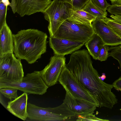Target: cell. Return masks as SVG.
<instances>
[{"instance_id": "1", "label": "cell", "mask_w": 121, "mask_h": 121, "mask_svg": "<svg viewBox=\"0 0 121 121\" xmlns=\"http://www.w3.org/2000/svg\"><path fill=\"white\" fill-rule=\"evenodd\" d=\"M66 66L97 101L99 107L111 109L117 103L115 95L112 92V85L107 83L101 79L92 66L88 50L83 49L73 52Z\"/></svg>"}, {"instance_id": "2", "label": "cell", "mask_w": 121, "mask_h": 121, "mask_svg": "<svg viewBox=\"0 0 121 121\" xmlns=\"http://www.w3.org/2000/svg\"><path fill=\"white\" fill-rule=\"evenodd\" d=\"M14 54L17 58L29 64L35 62L46 51L48 36L38 30H22L13 34Z\"/></svg>"}, {"instance_id": "3", "label": "cell", "mask_w": 121, "mask_h": 121, "mask_svg": "<svg viewBox=\"0 0 121 121\" xmlns=\"http://www.w3.org/2000/svg\"><path fill=\"white\" fill-rule=\"evenodd\" d=\"M73 1L53 0L43 13L49 23L50 37L53 36L62 24L71 16L74 9Z\"/></svg>"}, {"instance_id": "4", "label": "cell", "mask_w": 121, "mask_h": 121, "mask_svg": "<svg viewBox=\"0 0 121 121\" xmlns=\"http://www.w3.org/2000/svg\"><path fill=\"white\" fill-rule=\"evenodd\" d=\"M27 118L37 121H63L76 116L75 112L63 103L54 108H42L27 103Z\"/></svg>"}, {"instance_id": "5", "label": "cell", "mask_w": 121, "mask_h": 121, "mask_svg": "<svg viewBox=\"0 0 121 121\" xmlns=\"http://www.w3.org/2000/svg\"><path fill=\"white\" fill-rule=\"evenodd\" d=\"M94 33L92 24L76 23L67 19L61 25L53 36L85 43Z\"/></svg>"}, {"instance_id": "6", "label": "cell", "mask_w": 121, "mask_h": 121, "mask_svg": "<svg viewBox=\"0 0 121 121\" xmlns=\"http://www.w3.org/2000/svg\"><path fill=\"white\" fill-rule=\"evenodd\" d=\"M48 87L42 78L39 71L27 73L19 82L0 81V89L14 88L29 94L42 95L47 92Z\"/></svg>"}, {"instance_id": "7", "label": "cell", "mask_w": 121, "mask_h": 121, "mask_svg": "<svg viewBox=\"0 0 121 121\" xmlns=\"http://www.w3.org/2000/svg\"><path fill=\"white\" fill-rule=\"evenodd\" d=\"M58 81L65 91L74 98L86 101L99 107L97 101L78 81L66 66L59 76Z\"/></svg>"}, {"instance_id": "8", "label": "cell", "mask_w": 121, "mask_h": 121, "mask_svg": "<svg viewBox=\"0 0 121 121\" xmlns=\"http://www.w3.org/2000/svg\"><path fill=\"white\" fill-rule=\"evenodd\" d=\"M13 53L0 57V81L18 82L24 77L21 60Z\"/></svg>"}, {"instance_id": "9", "label": "cell", "mask_w": 121, "mask_h": 121, "mask_svg": "<svg viewBox=\"0 0 121 121\" xmlns=\"http://www.w3.org/2000/svg\"><path fill=\"white\" fill-rule=\"evenodd\" d=\"M66 65L64 56L54 55L51 57L49 63L40 71L42 78L49 87L57 83L59 77Z\"/></svg>"}, {"instance_id": "10", "label": "cell", "mask_w": 121, "mask_h": 121, "mask_svg": "<svg viewBox=\"0 0 121 121\" xmlns=\"http://www.w3.org/2000/svg\"><path fill=\"white\" fill-rule=\"evenodd\" d=\"M94 33L101 39L105 45L116 46L121 45V38L101 18H96L92 23Z\"/></svg>"}, {"instance_id": "11", "label": "cell", "mask_w": 121, "mask_h": 121, "mask_svg": "<svg viewBox=\"0 0 121 121\" xmlns=\"http://www.w3.org/2000/svg\"><path fill=\"white\" fill-rule=\"evenodd\" d=\"M16 12L21 17L35 13H43L52 0H15Z\"/></svg>"}, {"instance_id": "12", "label": "cell", "mask_w": 121, "mask_h": 121, "mask_svg": "<svg viewBox=\"0 0 121 121\" xmlns=\"http://www.w3.org/2000/svg\"><path fill=\"white\" fill-rule=\"evenodd\" d=\"M49 42L54 55L64 56L79 49L85 43L59 38L54 36L50 37Z\"/></svg>"}, {"instance_id": "13", "label": "cell", "mask_w": 121, "mask_h": 121, "mask_svg": "<svg viewBox=\"0 0 121 121\" xmlns=\"http://www.w3.org/2000/svg\"><path fill=\"white\" fill-rule=\"evenodd\" d=\"M63 103L73 112L76 116L88 113H93L97 107L86 101L76 99L72 96L67 91Z\"/></svg>"}, {"instance_id": "14", "label": "cell", "mask_w": 121, "mask_h": 121, "mask_svg": "<svg viewBox=\"0 0 121 121\" xmlns=\"http://www.w3.org/2000/svg\"><path fill=\"white\" fill-rule=\"evenodd\" d=\"M28 94L24 92L13 100L9 101L6 109L12 114L24 121L28 116L27 111Z\"/></svg>"}, {"instance_id": "15", "label": "cell", "mask_w": 121, "mask_h": 121, "mask_svg": "<svg viewBox=\"0 0 121 121\" xmlns=\"http://www.w3.org/2000/svg\"><path fill=\"white\" fill-rule=\"evenodd\" d=\"M13 35L6 22L0 29V57L13 52Z\"/></svg>"}, {"instance_id": "16", "label": "cell", "mask_w": 121, "mask_h": 121, "mask_svg": "<svg viewBox=\"0 0 121 121\" xmlns=\"http://www.w3.org/2000/svg\"><path fill=\"white\" fill-rule=\"evenodd\" d=\"M104 45L101 39L95 33L89 40L85 43L89 54L95 60H98L99 50Z\"/></svg>"}, {"instance_id": "17", "label": "cell", "mask_w": 121, "mask_h": 121, "mask_svg": "<svg viewBox=\"0 0 121 121\" xmlns=\"http://www.w3.org/2000/svg\"><path fill=\"white\" fill-rule=\"evenodd\" d=\"M95 18L82 9L73 10L71 17L67 19L75 23L91 24Z\"/></svg>"}, {"instance_id": "18", "label": "cell", "mask_w": 121, "mask_h": 121, "mask_svg": "<svg viewBox=\"0 0 121 121\" xmlns=\"http://www.w3.org/2000/svg\"><path fill=\"white\" fill-rule=\"evenodd\" d=\"M95 17L96 18H104L107 17V12H104L95 5L90 0L82 9Z\"/></svg>"}, {"instance_id": "19", "label": "cell", "mask_w": 121, "mask_h": 121, "mask_svg": "<svg viewBox=\"0 0 121 121\" xmlns=\"http://www.w3.org/2000/svg\"><path fill=\"white\" fill-rule=\"evenodd\" d=\"M102 19L114 32L121 38V25L115 22L113 19L107 17Z\"/></svg>"}, {"instance_id": "20", "label": "cell", "mask_w": 121, "mask_h": 121, "mask_svg": "<svg viewBox=\"0 0 121 121\" xmlns=\"http://www.w3.org/2000/svg\"><path fill=\"white\" fill-rule=\"evenodd\" d=\"M17 89L14 88L6 87L0 89V93L5 97L10 99H15L18 96L17 95Z\"/></svg>"}, {"instance_id": "21", "label": "cell", "mask_w": 121, "mask_h": 121, "mask_svg": "<svg viewBox=\"0 0 121 121\" xmlns=\"http://www.w3.org/2000/svg\"><path fill=\"white\" fill-rule=\"evenodd\" d=\"M109 51L110 52L109 53V56L112 57L118 61L121 71V45L109 47Z\"/></svg>"}, {"instance_id": "22", "label": "cell", "mask_w": 121, "mask_h": 121, "mask_svg": "<svg viewBox=\"0 0 121 121\" xmlns=\"http://www.w3.org/2000/svg\"><path fill=\"white\" fill-rule=\"evenodd\" d=\"M77 116V121H108L107 120H104L98 118L93 113H88L84 115H79Z\"/></svg>"}, {"instance_id": "23", "label": "cell", "mask_w": 121, "mask_h": 121, "mask_svg": "<svg viewBox=\"0 0 121 121\" xmlns=\"http://www.w3.org/2000/svg\"><path fill=\"white\" fill-rule=\"evenodd\" d=\"M8 6L0 2V29L6 22V18Z\"/></svg>"}, {"instance_id": "24", "label": "cell", "mask_w": 121, "mask_h": 121, "mask_svg": "<svg viewBox=\"0 0 121 121\" xmlns=\"http://www.w3.org/2000/svg\"><path fill=\"white\" fill-rule=\"evenodd\" d=\"M109 47L104 45L100 49L99 53L98 60L101 61L106 60L109 57Z\"/></svg>"}, {"instance_id": "25", "label": "cell", "mask_w": 121, "mask_h": 121, "mask_svg": "<svg viewBox=\"0 0 121 121\" xmlns=\"http://www.w3.org/2000/svg\"><path fill=\"white\" fill-rule=\"evenodd\" d=\"M95 6L104 12H106L108 8L110 5L106 0H91Z\"/></svg>"}, {"instance_id": "26", "label": "cell", "mask_w": 121, "mask_h": 121, "mask_svg": "<svg viewBox=\"0 0 121 121\" xmlns=\"http://www.w3.org/2000/svg\"><path fill=\"white\" fill-rule=\"evenodd\" d=\"M68 1H73V4L74 10L82 9L90 0H60Z\"/></svg>"}, {"instance_id": "27", "label": "cell", "mask_w": 121, "mask_h": 121, "mask_svg": "<svg viewBox=\"0 0 121 121\" xmlns=\"http://www.w3.org/2000/svg\"><path fill=\"white\" fill-rule=\"evenodd\" d=\"M107 10L111 15L121 16V5L116 4L110 5Z\"/></svg>"}, {"instance_id": "28", "label": "cell", "mask_w": 121, "mask_h": 121, "mask_svg": "<svg viewBox=\"0 0 121 121\" xmlns=\"http://www.w3.org/2000/svg\"><path fill=\"white\" fill-rule=\"evenodd\" d=\"M112 84L116 90L121 91V76L115 81Z\"/></svg>"}, {"instance_id": "29", "label": "cell", "mask_w": 121, "mask_h": 121, "mask_svg": "<svg viewBox=\"0 0 121 121\" xmlns=\"http://www.w3.org/2000/svg\"><path fill=\"white\" fill-rule=\"evenodd\" d=\"M110 17L115 22L121 25V16L119 15H111Z\"/></svg>"}, {"instance_id": "30", "label": "cell", "mask_w": 121, "mask_h": 121, "mask_svg": "<svg viewBox=\"0 0 121 121\" xmlns=\"http://www.w3.org/2000/svg\"><path fill=\"white\" fill-rule=\"evenodd\" d=\"M9 6L11 7L14 13L16 12V6L15 0H11V2L10 3Z\"/></svg>"}, {"instance_id": "31", "label": "cell", "mask_w": 121, "mask_h": 121, "mask_svg": "<svg viewBox=\"0 0 121 121\" xmlns=\"http://www.w3.org/2000/svg\"><path fill=\"white\" fill-rule=\"evenodd\" d=\"M0 2L3 3L6 6H9L10 4L9 0H0Z\"/></svg>"}, {"instance_id": "32", "label": "cell", "mask_w": 121, "mask_h": 121, "mask_svg": "<svg viewBox=\"0 0 121 121\" xmlns=\"http://www.w3.org/2000/svg\"><path fill=\"white\" fill-rule=\"evenodd\" d=\"M0 102L1 104L6 109L7 108V106H6L4 102V100L2 98V97L1 96V95L0 94Z\"/></svg>"}, {"instance_id": "33", "label": "cell", "mask_w": 121, "mask_h": 121, "mask_svg": "<svg viewBox=\"0 0 121 121\" xmlns=\"http://www.w3.org/2000/svg\"><path fill=\"white\" fill-rule=\"evenodd\" d=\"M111 2L112 4H116L117 1L118 0H109Z\"/></svg>"}, {"instance_id": "34", "label": "cell", "mask_w": 121, "mask_h": 121, "mask_svg": "<svg viewBox=\"0 0 121 121\" xmlns=\"http://www.w3.org/2000/svg\"><path fill=\"white\" fill-rule=\"evenodd\" d=\"M116 4L118 5H121V0H118Z\"/></svg>"}, {"instance_id": "35", "label": "cell", "mask_w": 121, "mask_h": 121, "mask_svg": "<svg viewBox=\"0 0 121 121\" xmlns=\"http://www.w3.org/2000/svg\"><path fill=\"white\" fill-rule=\"evenodd\" d=\"M120 110H121V109H120Z\"/></svg>"}]
</instances>
